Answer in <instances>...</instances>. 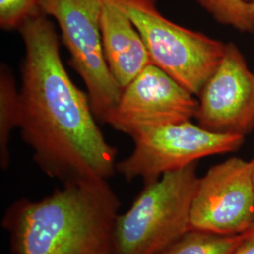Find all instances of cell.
Wrapping results in <instances>:
<instances>
[{"label":"cell","mask_w":254,"mask_h":254,"mask_svg":"<svg viewBox=\"0 0 254 254\" xmlns=\"http://www.w3.org/2000/svg\"><path fill=\"white\" fill-rule=\"evenodd\" d=\"M18 31L25 46L18 128L34 161L63 184L108 181L118 151L98 127L89 95L67 73L53 22L39 10Z\"/></svg>","instance_id":"obj_1"},{"label":"cell","mask_w":254,"mask_h":254,"mask_svg":"<svg viewBox=\"0 0 254 254\" xmlns=\"http://www.w3.org/2000/svg\"><path fill=\"white\" fill-rule=\"evenodd\" d=\"M120 206L108 181L66 183L42 200L13 202L2 226L12 254H112Z\"/></svg>","instance_id":"obj_2"},{"label":"cell","mask_w":254,"mask_h":254,"mask_svg":"<svg viewBox=\"0 0 254 254\" xmlns=\"http://www.w3.org/2000/svg\"><path fill=\"white\" fill-rule=\"evenodd\" d=\"M196 169L191 164L144 185L116 218L112 254H161L192 230L191 205L200 179Z\"/></svg>","instance_id":"obj_3"},{"label":"cell","mask_w":254,"mask_h":254,"mask_svg":"<svg viewBox=\"0 0 254 254\" xmlns=\"http://www.w3.org/2000/svg\"><path fill=\"white\" fill-rule=\"evenodd\" d=\"M138 31L152 64L198 96L219 64L225 43L166 18L156 0H114Z\"/></svg>","instance_id":"obj_4"},{"label":"cell","mask_w":254,"mask_h":254,"mask_svg":"<svg viewBox=\"0 0 254 254\" xmlns=\"http://www.w3.org/2000/svg\"><path fill=\"white\" fill-rule=\"evenodd\" d=\"M104 0H40L39 9L54 18L70 55L69 64L81 77L97 121L105 123L123 90L109 71L101 35Z\"/></svg>","instance_id":"obj_5"},{"label":"cell","mask_w":254,"mask_h":254,"mask_svg":"<svg viewBox=\"0 0 254 254\" xmlns=\"http://www.w3.org/2000/svg\"><path fill=\"white\" fill-rule=\"evenodd\" d=\"M131 137L135 148L117 162L116 172L128 182L141 178L144 185L200 158L236 152L245 141V136L215 133L190 121L148 128Z\"/></svg>","instance_id":"obj_6"},{"label":"cell","mask_w":254,"mask_h":254,"mask_svg":"<svg viewBox=\"0 0 254 254\" xmlns=\"http://www.w3.org/2000/svg\"><path fill=\"white\" fill-rule=\"evenodd\" d=\"M192 229L219 235L254 227L252 161L239 157L211 167L198 183L190 211Z\"/></svg>","instance_id":"obj_7"},{"label":"cell","mask_w":254,"mask_h":254,"mask_svg":"<svg viewBox=\"0 0 254 254\" xmlns=\"http://www.w3.org/2000/svg\"><path fill=\"white\" fill-rule=\"evenodd\" d=\"M198 107L195 95L151 64L123 90L106 124L132 136L148 128L190 121Z\"/></svg>","instance_id":"obj_8"},{"label":"cell","mask_w":254,"mask_h":254,"mask_svg":"<svg viewBox=\"0 0 254 254\" xmlns=\"http://www.w3.org/2000/svg\"><path fill=\"white\" fill-rule=\"evenodd\" d=\"M195 119L198 125L220 134L245 136L254 128V73L234 43L203 85Z\"/></svg>","instance_id":"obj_9"},{"label":"cell","mask_w":254,"mask_h":254,"mask_svg":"<svg viewBox=\"0 0 254 254\" xmlns=\"http://www.w3.org/2000/svg\"><path fill=\"white\" fill-rule=\"evenodd\" d=\"M101 35L109 71L124 90L152 62L134 24L114 0L103 1Z\"/></svg>","instance_id":"obj_10"},{"label":"cell","mask_w":254,"mask_h":254,"mask_svg":"<svg viewBox=\"0 0 254 254\" xmlns=\"http://www.w3.org/2000/svg\"><path fill=\"white\" fill-rule=\"evenodd\" d=\"M252 239H254V227L237 235L192 229L161 254H236Z\"/></svg>","instance_id":"obj_11"},{"label":"cell","mask_w":254,"mask_h":254,"mask_svg":"<svg viewBox=\"0 0 254 254\" xmlns=\"http://www.w3.org/2000/svg\"><path fill=\"white\" fill-rule=\"evenodd\" d=\"M20 123V91L13 73L6 64L0 67V165L8 169L10 154L9 142L11 132Z\"/></svg>","instance_id":"obj_12"},{"label":"cell","mask_w":254,"mask_h":254,"mask_svg":"<svg viewBox=\"0 0 254 254\" xmlns=\"http://www.w3.org/2000/svg\"><path fill=\"white\" fill-rule=\"evenodd\" d=\"M218 23L254 34V3L248 0H197Z\"/></svg>","instance_id":"obj_13"},{"label":"cell","mask_w":254,"mask_h":254,"mask_svg":"<svg viewBox=\"0 0 254 254\" xmlns=\"http://www.w3.org/2000/svg\"><path fill=\"white\" fill-rule=\"evenodd\" d=\"M40 0H0V27L18 30L27 19L38 12Z\"/></svg>","instance_id":"obj_14"},{"label":"cell","mask_w":254,"mask_h":254,"mask_svg":"<svg viewBox=\"0 0 254 254\" xmlns=\"http://www.w3.org/2000/svg\"><path fill=\"white\" fill-rule=\"evenodd\" d=\"M236 254H254V239L247 242L245 245L237 251Z\"/></svg>","instance_id":"obj_15"},{"label":"cell","mask_w":254,"mask_h":254,"mask_svg":"<svg viewBox=\"0 0 254 254\" xmlns=\"http://www.w3.org/2000/svg\"><path fill=\"white\" fill-rule=\"evenodd\" d=\"M252 161V165H253V180H254V158L251 160Z\"/></svg>","instance_id":"obj_16"},{"label":"cell","mask_w":254,"mask_h":254,"mask_svg":"<svg viewBox=\"0 0 254 254\" xmlns=\"http://www.w3.org/2000/svg\"><path fill=\"white\" fill-rule=\"evenodd\" d=\"M248 1H250V2H252V3H254V0H248Z\"/></svg>","instance_id":"obj_17"}]
</instances>
